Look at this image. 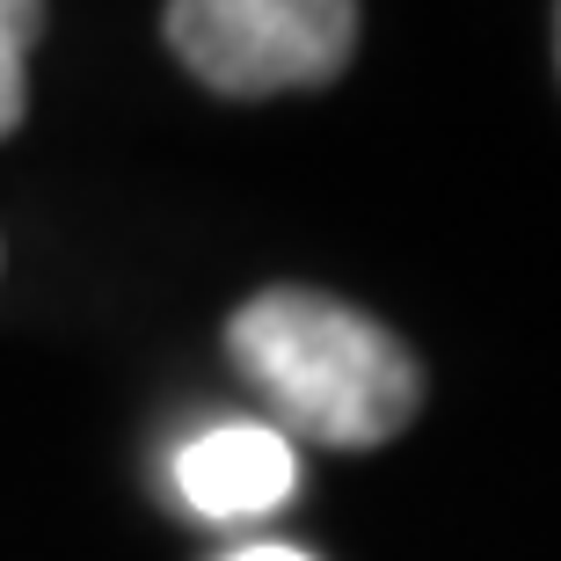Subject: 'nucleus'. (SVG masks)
Instances as JSON below:
<instances>
[{"label": "nucleus", "instance_id": "nucleus-2", "mask_svg": "<svg viewBox=\"0 0 561 561\" xmlns=\"http://www.w3.org/2000/svg\"><path fill=\"white\" fill-rule=\"evenodd\" d=\"M168 51L233 103L329 88L357 51V0H168Z\"/></svg>", "mask_w": 561, "mask_h": 561}, {"label": "nucleus", "instance_id": "nucleus-6", "mask_svg": "<svg viewBox=\"0 0 561 561\" xmlns=\"http://www.w3.org/2000/svg\"><path fill=\"white\" fill-rule=\"evenodd\" d=\"M554 59H561V8H554Z\"/></svg>", "mask_w": 561, "mask_h": 561}, {"label": "nucleus", "instance_id": "nucleus-1", "mask_svg": "<svg viewBox=\"0 0 561 561\" xmlns=\"http://www.w3.org/2000/svg\"><path fill=\"white\" fill-rule=\"evenodd\" d=\"M227 351L241 365L277 437H307L329 453H373L401 437L423 409V365L394 329L343 307L329 291L271 285L227 321Z\"/></svg>", "mask_w": 561, "mask_h": 561}, {"label": "nucleus", "instance_id": "nucleus-5", "mask_svg": "<svg viewBox=\"0 0 561 561\" xmlns=\"http://www.w3.org/2000/svg\"><path fill=\"white\" fill-rule=\"evenodd\" d=\"M227 561H313V554H299V547H241Z\"/></svg>", "mask_w": 561, "mask_h": 561}, {"label": "nucleus", "instance_id": "nucleus-3", "mask_svg": "<svg viewBox=\"0 0 561 561\" xmlns=\"http://www.w3.org/2000/svg\"><path fill=\"white\" fill-rule=\"evenodd\" d=\"M299 481V459L271 423H219L197 445L175 453V496L197 511V518H255V511H277Z\"/></svg>", "mask_w": 561, "mask_h": 561}, {"label": "nucleus", "instance_id": "nucleus-4", "mask_svg": "<svg viewBox=\"0 0 561 561\" xmlns=\"http://www.w3.org/2000/svg\"><path fill=\"white\" fill-rule=\"evenodd\" d=\"M44 37V0H0V139L30 110V51Z\"/></svg>", "mask_w": 561, "mask_h": 561}]
</instances>
